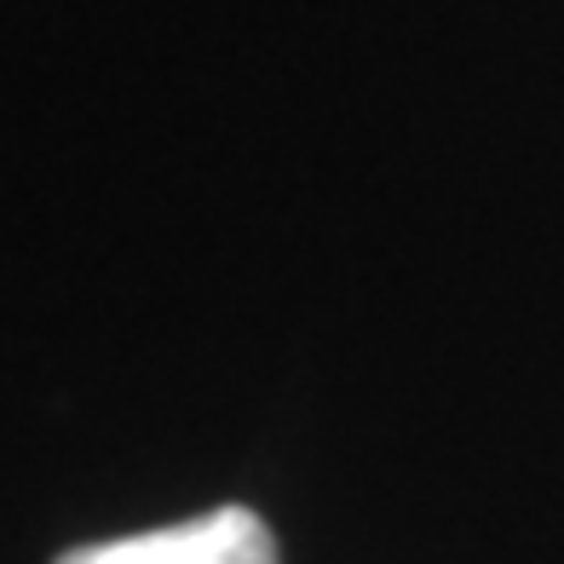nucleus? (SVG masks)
<instances>
[{"mask_svg":"<svg viewBox=\"0 0 564 564\" xmlns=\"http://www.w3.org/2000/svg\"><path fill=\"white\" fill-rule=\"evenodd\" d=\"M58 564H276V535L253 507H214L185 524L69 547Z\"/></svg>","mask_w":564,"mask_h":564,"instance_id":"nucleus-1","label":"nucleus"}]
</instances>
